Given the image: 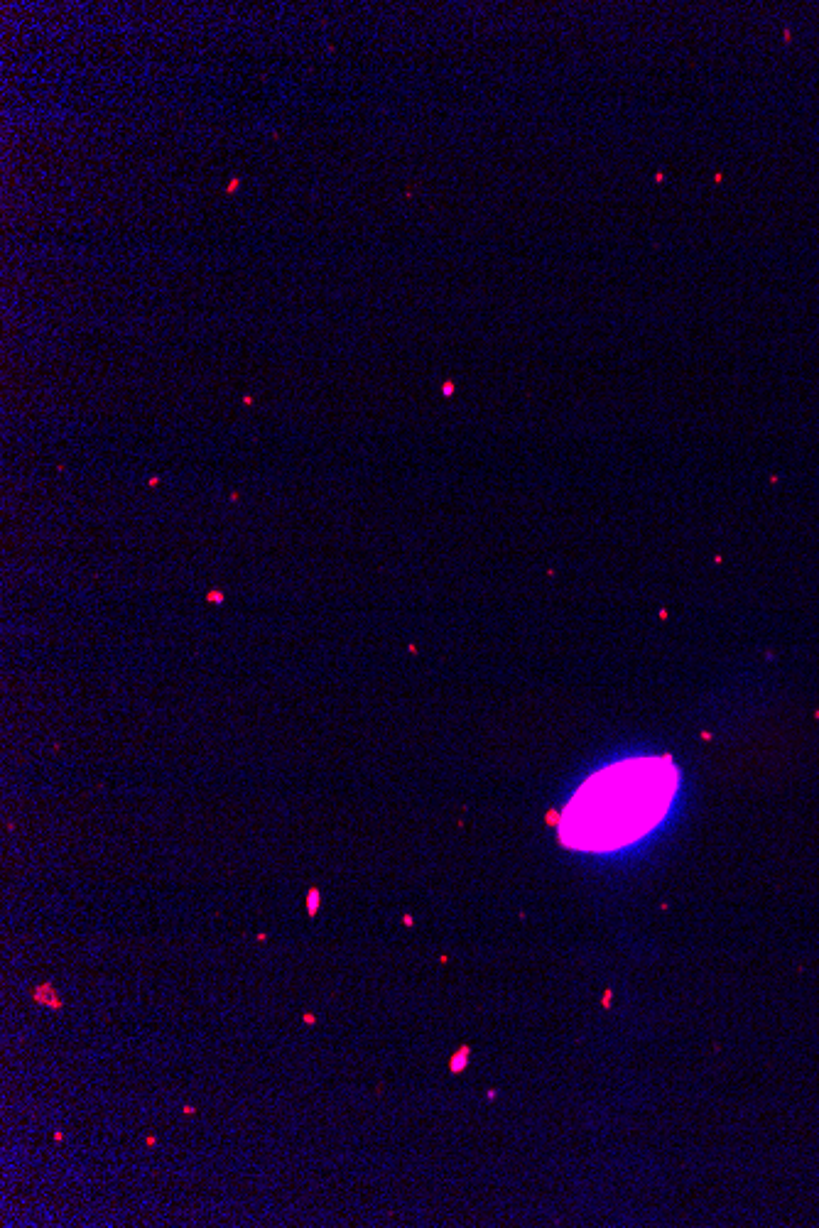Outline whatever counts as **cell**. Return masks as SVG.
I'll list each match as a JSON object with an SVG mask.
<instances>
[{
    "instance_id": "1",
    "label": "cell",
    "mask_w": 819,
    "mask_h": 1228,
    "mask_svg": "<svg viewBox=\"0 0 819 1228\" xmlns=\"http://www.w3.org/2000/svg\"><path fill=\"white\" fill-rule=\"evenodd\" d=\"M677 768L667 758H631L591 775L562 812L567 846L609 853L650 834L670 809Z\"/></svg>"
},
{
    "instance_id": "3",
    "label": "cell",
    "mask_w": 819,
    "mask_h": 1228,
    "mask_svg": "<svg viewBox=\"0 0 819 1228\" xmlns=\"http://www.w3.org/2000/svg\"><path fill=\"white\" fill-rule=\"evenodd\" d=\"M305 1023H307V1025H314V1015H312V1013H307V1015H305Z\"/></svg>"
},
{
    "instance_id": "2",
    "label": "cell",
    "mask_w": 819,
    "mask_h": 1228,
    "mask_svg": "<svg viewBox=\"0 0 819 1228\" xmlns=\"http://www.w3.org/2000/svg\"><path fill=\"white\" fill-rule=\"evenodd\" d=\"M317 907H319V893L317 890H309V895H307L309 915H317Z\"/></svg>"
}]
</instances>
